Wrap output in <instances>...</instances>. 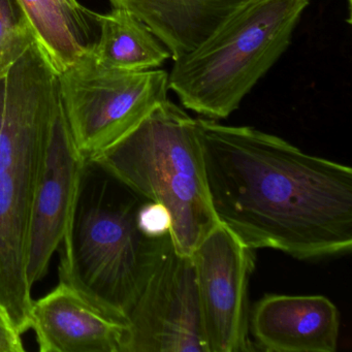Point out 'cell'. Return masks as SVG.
Returning <instances> with one entry per match:
<instances>
[{
    "label": "cell",
    "instance_id": "cell-6",
    "mask_svg": "<svg viewBox=\"0 0 352 352\" xmlns=\"http://www.w3.org/2000/svg\"><path fill=\"white\" fill-rule=\"evenodd\" d=\"M58 85L74 143L88 162L126 137L168 98V74L102 69L86 51L59 74Z\"/></svg>",
    "mask_w": 352,
    "mask_h": 352
},
{
    "label": "cell",
    "instance_id": "cell-7",
    "mask_svg": "<svg viewBox=\"0 0 352 352\" xmlns=\"http://www.w3.org/2000/svg\"><path fill=\"white\" fill-rule=\"evenodd\" d=\"M121 352H208L192 256L173 242L127 316Z\"/></svg>",
    "mask_w": 352,
    "mask_h": 352
},
{
    "label": "cell",
    "instance_id": "cell-4",
    "mask_svg": "<svg viewBox=\"0 0 352 352\" xmlns=\"http://www.w3.org/2000/svg\"><path fill=\"white\" fill-rule=\"evenodd\" d=\"M172 218L177 252L191 255L218 223L197 119L166 98L131 133L90 162Z\"/></svg>",
    "mask_w": 352,
    "mask_h": 352
},
{
    "label": "cell",
    "instance_id": "cell-5",
    "mask_svg": "<svg viewBox=\"0 0 352 352\" xmlns=\"http://www.w3.org/2000/svg\"><path fill=\"white\" fill-rule=\"evenodd\" d=\"M310 1L244 0L197 49L174 61L168 90L204 118H228L287 50Z\"/></svg>",
    "mask_w": 352,
    "mask_h": 352
},
{
    "label": "cell",
    "instance_id": "cell-16",
    "mask_svg": "<svg viewBox=\"0 0 352 352\" xmlns=\"http://www.w3.org/2000/svg\"><path fill=\"white\" fill-rule=\"evenodd\" d=\"M137 223L149 238H162L170 234L172 218L164 206L144 199L138 209Z\"/></svg>",
    "mask_w": 352,
    "mask_h": 352
},
{
    "label": "cell",
    "instance_id": "cell-15",
    "mask_svg": "<svg viewBox=\"0 0 352 352\" xmlns=\"http://www.w3.org/2000/svg\"><path fill=\"white\" fill-rule=\"evenodd\" d=\"M34 42V30L17 0H0V77Z\"/></svg>",
    "mask_w": 352,
    "mask_h": 352
},
{
    "label": "cell",
    "instance_id": "cell-11",
    "mask_svg": "<svg viewBox=\"0 0 352 352\" xmlns=\"http://www.w3.org/2000/svg\"><path fill=\"white\" fill-rule=\"evenodd\" d=\"M30 323L41 352H121L126 329L63 281L34 300Z\"/></svg>",
    "mask_w": 352,
    "mask_h": 352
},
{
    "label": "cell",
    "instance_id": "cell-9",
    "mask_svg": "<svg viewBox=\"0 0 352 352\" xmlns=\"http://www.w3.org/2000/svg\"><path fill=\"white\" fill-rule=\"evenodd\" d=\"M85 164L60 102L32 208L28 258L32 288L48 273L51 259L65 239Z\"/></svg>",
    "mask_w": 352,
    "mask_h": 352
},
{
    "label": "cell",
    "instance_id": "cell-12",
    "mask_svg": "<svg viewBox=\"0 0 352 352\" xmlns=\"http://www.w3.org/2000/svg\"><path fill=\"white\" fill-rule=\"evenodd\" d=\"M244 0H110L164 44L176 61L197 49Z\"/></svg>",
    "mask_w": 352,
    "mask_h": 352
},
{
    "label": "cell",
    "instance_id": "cell-17",
    "mask_svg": "<svg viewBox=\"0 0 352 352\" xmlns=\"http://www.w3.org/2000/svg\"><path fill=\"white\" fill-rule=\"evenodd\" d=\"M21 335L9 323L0 319V352H24Z\"/></svg>",
    "mask_w": 352,
    "mask_h": 352
},
{
    "label": "cell",
    "instance_id": "cell-3",
    "mask_svg": "<svg viewBox=\"0 0 352 352\" xmlns=\"http://www.w3.org/2000/svg\"><path fill=\"white\" fill-rule=\"evenodd\" d=\"M91 164V162H90ZM86 162L61 246L59 281L75 287L109 316L126 324L148 278L172 242L149 238L137 212L144 201L102 168Z\"/></svg>",
    "mask_w": 352,
    "mask_h": 352
},
{
    "label": "cell",
    "instance_id": "cell-18",
    "mask_svg": "<svg viewBox=\"0 0 352 352\" xmlns=\"http://www.w3.org/2000/svg\"><path fill=\"white\" fill-rule=\"evenodd\" d=\"M0 319L1 320L6 321V322H8L7 318H6L5 313H3V309H1V307H0ZM9 323V322H8Z\"/></svg>",
    "mask_w": 352,
    "mask_h": 352
},
{
    "label": "cell",
    "instance_id": "cell-1",
    "mask_svg": "<svg viewBox=\"0 0 352 352\" xmlns=\"http://www.w3.org/2000/svg\"><path fill=\"white\" fill-rule=\"evenodd\" d=\"M212 208L247 247L300 261L352 248V170L250 126L197 118Z\"/></svg>",
    "mask_w": 352,
    "mask_h": 352
},
{
    "label": "cell",
    "instance_id": "cell-10",
    "mask_svg": "<svg viewBox=\"0 0 352 352\" xmlns=\"http://www.w3.org/2000/svg\"><path fill=\"white\" fill-rule=\"evenodd\" d=\"M255 349L267 352H333L340 313L327 296L265 294L250 310Z\"/></svg>",
    "mask_w": 352,
    "mask_h": 352
},
{
    "label": "cell",
    "instance_id": "cell-13",
    "mask_svg": "<svg viewBox=\"0 0 352 352\" xmlns=\"http://www.w3.org/2000/svg\"><path fill=\"white\" fill-rule=\"evenodd\" d=\"M100 28V38L88 45L96 65L110 71H152L170 58V52L149 28L126 10L112 8L106 14L90 12Z\"/></svg>",
    "mask_w": 352,
    "mask_h": 352
},
{
    "label": "cell",
    "instance_id": "cell-14",
    "mask_svg": "<svg viewBox=\"0 0 352 352\" xmlns=\"http://www.w3.org/2000/svg\"><path fill=\"white\" fill-rule=\"evenodd\" d=\"M42 49L57 74L87 51L89 10L78 0H17Z\"/></svg>",
    "mask_w": 352,
    "mask_h": 352
},
{
    "label": "cell",
    "instance_id": "cell-2",
    "mask_svg": "<svg viewBox=\"0 0 352 352\" xmlns=\"http://www.w3.org/2000/svg\"><path fill=\"white\" fill-rule=\"evenodd\" d=\"M59 107L58 74L34 42L0 77V307L19 335L32 327L30 224Z\"/></svg>",
    "mask_w": 352,
    "mask_h": 352
},
{
    "label": "cell",
    "instance_id": "cell-8",
    "mask_svg": "<svg viewBox=\"0 0 352 352\" xmlns=\"http://www.w3.org/2000/svg\"><path fill=\"white\" fill-rule=\"evenodd\" d=\"M254 251L218 223L191 254L208 352L256 351L249 329Z\"/></svg>",
    "mask_w": 352,
    "mask_h": 352
}]
</instances>
